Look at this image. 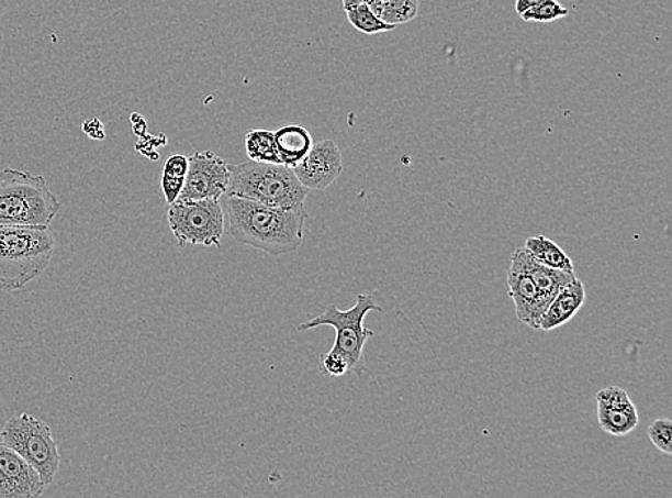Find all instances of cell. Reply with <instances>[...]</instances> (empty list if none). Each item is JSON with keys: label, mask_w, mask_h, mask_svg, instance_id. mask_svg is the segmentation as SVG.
Wrapping results in <instances>:
<instances>
[{"label": "cell", "mask_w": 672, "mask_h": 498, "mask_svg": "<svg viewBox=\"0 0 672 498\" xmlns=\"http://www.w3.org/2000/svg\"><path fill=\"white\" fill-rule=\"evenodd\" d=\"M184 177L167 176L161 174V189L168 204L176 203L178 197H180L182 189H184Z\"/></svg>", "instance_id": "603a6c76"}, {"label": "cell", "mask_w": 672, "mask_h": 498, "mask_svg": "<svg viewBox=\"0 0 672 498\" xmlns=\"http://www.w3.org/2000/svg\"><path fill=\"white\" fill-rule=\"evenodd\" d=\"M225 214L220 200L176 201L168 207L169 229L178 246L220 247Z\"/></svg>", "instance_id": "52a82bcc"}, {"label": "cell", "mask_w": 672, "mask_h": 498, "mask_svg": "<svg viewBox=\"0 0 672 498\" xmlns=\"http://www.w3.org/2000/svg\"><path fill=\"white\" fill-rule=\"evenodd\" d=\"M293 171L309 190H326L343 173L341 153L336 141L324 140L313 144Z\"/></svg>", "instance_id": "9c48e42d"}, {"label": "cell", "mask_w": 672, "mask_h": 498, "mask_svg": "<svg viewBox=\"0 0 672 498\" xmlns=\"http://www.w3.org/2000/svg\"><path fill=\"white\" fill-rule=\"evenodd\" d=\"M378 2V0H343V7L345 9L356 7V4L366 3L369 7H373V4Z\"/></svg>", "instance_id": "4316f807"}, {"label": "cell", "mask_w": 672, "mask_h": 498, "mask_svg": "<svg viewBox=\"0 0 672 498\" xmlns=\"http://www.w3.org/2000/svg\"><path fill=\"white\" fill-rule=\"evenodd\" d=\"M601 430L614 436L631 434L639 424L636 403L621 387H608L596 394Z\"/></svg>", "instance_id": "7c38bea8"}, {"label": "cell", "mask_w": 672, "mask_h": 498, "mask_svg": "<svg viewBox=\"0 0 672 498\" xmlns=\"http://www.w3.org/2000/svg\"><path fill=\"white\" fill-rule=\"evenodd\" d=\"M507 288H509V298L515 305L516 318L526 327L539 329L540 319L548 307L540 298L537 285L522 265L516 251L511 256Z\"/></svg>", "instance_id": "8fae6325"}, {"label": "cell", "mask_w": 672, "mask_h": 498, "mask_svg": "<svg viewBox=\"0 0 672 498\" xmlns=\"http://www.w3.org/2000/svg\"><path fill=\"white\" fill-rule=\"evenodd\" d=\"M275 139L280 163L290 168L298 166L313 145L312 135L302 125L281 126L276 131Z\"/></svg>", "instance_id": "9a60e30c"}, {"label": "cell", "mask_w": 672, "mask_h": 498, "mask_svg": "<svg viewBox=\"0 0 672 498\" xmlns=\"http://www.w3.org/2000/svg\"><path fill=\"white\" fill-rule=\"evenodd\" d=\"M188 157L184 154H172L166 159L163 166V173L167 174V176L173 177H187L188 173Z\"/></svg>", "instance_id": "cb8c5ba5"}, {"label": "cell", "mask_w": 672, "mask_h": 498, "mask_svg": "<svg viewBox=\"0 0 672 498\" xmlns=\"http://www.w3.org/2000/svg\"><path fill=\"white\" fill-rule=\"evenodd\" d=\"M223 210L237 242L279 257L298 251L304 239L307 211L277 209L242 197L224 195Z\"/></svg>", "instance_id": "6da1fadb"}, {"label": "cell", "mask_w": 672, "mask_h": 498, "mask_svg": "<svg viewBox=\"0 0 672 498\" xmlns=\"http://www.w3.org/2000/svg\"><path fill=\"white\" fill-rule=\"evenodd\" d=\"M320 370L326 377H343V375L349 374V364L345 356L336 354V352H328V354L320 355Z\"/></svg>", "instance_id": "7402d4cb"}, {"label": "cell", "mask_w": 672, "mask_h": 498, "mask_svg": "<svg viewBox=\"0 0 672 498\" xmlns=\"http://www.w3.org/2000/svg\"><path fill=\"white\" fill-rule=\"evenodd\" d=\"M585 299L586 290L584 284L578 277H573L570 284L559 290L547 310H545L544 317L540 319L539 329L549 332L565 325L571 319L575 318L578 310L584 307Z\"/></svg>", "instance_id": "4fadbf2b"}, {"label": "cell", "mask_w": 672, "mask_h": 498, "mask_svg": "<svg viewBox=\"0 0 672 498\" xmlns=\"http://www.w3.org/2000/svg\"><path fill=\"white\" fill-rule=\"evenodd\" d=\"M382 312V308L376 303L373 295L357 296L355 307L349 310H340L335 305H328L324 313L318 314L312 321L299 325L298 331H309L318 327H332L336 331V341L332 351L345 356L349 364L350 373H361L363 366V350L366 342L374 336V332L366 329L363 321L369 312Z\"/></svg>", "instance_id": "5b68a950"}, {"label": "cell", "mask_w": 672, "mask_h": 498, "mask_svg": "<svg viewBox=\"0 0 672 498\" xmlns=\"http://www.w3.org/2000/svg\"><path fill=\"white\" fill-rule=\"evenodd\" d=\"M647 432L651 443L656 445L658 451L667 455L672 454V422L670 418H658V420L648 427Z\"/></svg>", "instance_id": "44dd1931"}, {"label": "cell", "mask_w": 672, "mask_h": 498, "mask_svg": "<svg viewBox=\"0 0 672 498\" xmlns=\"http://www.w3.org/2000/svg\"><path fill=\"white\" fill-rule=\"evenodd\" d=\"M524 247L535 261L542 263V265L568 272V274H575V266H573L571 257L551 239L545 237L542 234L528 237Z\"/></svg>", "instance_id": "2e32d148"}, {"label": "cell", "mask_w": 672, "mask_h": 498, "mask_svg": "<svg viewBox=\"0 0 672 498\" xmlns=\"http://www.w3.org/2000/svg\"><path fill=\"white\" fill-rule=\"evenodd\" d=\"M246 152L253 162L281 164L277 152L275 133L270 130H248L246 137Z\"/></svg>", "instance_id": "e0dca14e"}, {"label": "cell", "mask_w": 672, "mask_h": 498, "mask_svg": "<svg viewBox=\"0 0 672 498\" xmlns=\"http://www.w3.org/2000/svg\"><path fill=\"white\" fill-rule=\"evenodd\" d=\"M59 210L44 176L11 167L0 170V228H49Z\"/></svg>", "instance_id": "7a4b0ae2"}, {"label": "cell", "mask_w": 672, "mask_h": 498, "mask_svg": "<svg viewBox=\"0 0 672 498\" xmlns=\"http://www.w3.org/2000/svg\"><path fill=\"white\" fill-rule=\"evenodd\" d=\"M55 239L48 228H0V290L23 289L49 266Z\"/></svg>", "instance_id": "3957f363"}, {"label": "cell", "mask_w": 672, "mask_h": 498, "mask_svg": "<svg viewBox=\"0 0 672 498\" xmlns=\"http://www.w3.org/2000/svg\"><path fill=\"white\" fill-rule=\"evenodd\" d=\"M45 487L40 473L0 441V498H37Z\"/></svg>", "instance_id": "30bf717a"}, {"label": "cell", "mask_w": 672, "mask_h": 498, "mask_svg": "<svg viewBox=\"0 0 672 498\" xmlns=\"http://www.w3.org/2000/svg\"><path fill=\"white\" fill-rule=\"evenodd\" d=\"M188 163L184 189L177 201L221 200L232 176L229 164L213 152H197L188 157Z\"/></svg>", "instance_id": "ba28073f"}, {"label": "cell", "mask_w": 672, "mask_h": 498, "mask_svg": "<svg viewBox=\"0 0 672 498\" xmlns=\"http://www.w3.org/2000/svg\"><path fill=\"white\" fill-rule=\"evenodd\" d=\"M542 2L544 0H516L515 11L520 16L522 13L528 11V9L537 7V4Z\"/></svg>", "instance_id": "484cf974"}, {"label": "cell", "mask_w": 672, "mask_h": 498, "mask_svg": "<svg viewBox=\"0 0 672 498\" xmlns=\"http://www.w3.org/2000/svg\"><path fill=\"white\" fill-rule=\"evenodd\" d=\"M229 173L232 176L225 195L287 210L304 206L309 196L310 190L298 180L293 168L283 164L250 159L238 166L229 164Z\"/></svg>", "instance_id": "277c9868"}, {"label": "cell", "mask_w": 672, "mask_h": 498, "mask_svg": "<svg viewBox=\"0 0 672 498\" xmlns=\"http://www.w3.org/2000/svg\"><path fill=\"white\" fill-rule=\"evenodd\" d=\"M83 133L92 140L105 139V131H103L102 122L98 119L87 120L82 124Z\"/></svg>", "instance_id": "d4e9b609"}, {"label": "cell", "mask_w": 672, "mask_h": 498, "mask_svg": "<svg viewBox=\"0 0 672 498\" xmlns=\"http://www.w3.org/2000/svg\"><path fill=\"white\" fill-rule=\"evenodd\" d=\"M370 8L384 22L397 26L415 19L419 11V0H378Z\"/></svg>", "instance_id": "ac0fdd59"}, {"label": "cell", "mask_w": 672, "mask_h": 498, "mask_svg": "<svg viewBox=\"0 0 672 498\" xmlns=\"http://www.w3.org/2000/svg\"><path fill=\"white\" fill-rule=\"evenodd\" d=\"M345 11L351 25L366 35L380 34V32L393 31L396 27L376 15L373 9L366 3L356 4V7L347 8Z\"/></svg>", "instance_id": "d6986e66"}, {"label": "cell", "mask_w": 672, "mask_h": 498, "mask_svg": "<svg viewBox=\"0 0 672 498\" xmlns=\"http://www.w3.org/2000/svg\"><path fill=\"white\" fill-rule=\"evenodd\" d=\"M4 444L22 455L40 473L45 486L55 480L60 465L58 444L45 421L31 413L9 418L0 430Z\"/></svg>", "instance_id": "8992f818"}, {"label": "cell", "mask_w": 672, "mask_h": 498, "mask_svg": "<svg viewBox=\"0 0 672 498\" xmlns=\"http://www.w3.org/2000/svg\"><path fill=\"white\" fill-rule=\"evenodd\" d=\"M568 13L570 11L557 0H544L542 3L522 13L520 18L525 22L549 23L565 18Z\"/></svg>", "instance_id": "ffe728a7"}, {"label": "cell", "mask_w": 672, "mask_h": 498, "mask_svg": "<svg viewBox=\"0 0 672 498\" xmlns=\"http://www.w3.org/2000/svg\"><path fill=\"white\" fill-rule=\"evenodd\" d=\"M516 253H518L522 265H524L526 272L533 277L539 290L540 298H542L547 307L552 302L559 290H561L563 286L570 284L573 277H576L575 274L552 269V267L545 266L542 263L535 261L525 247L516 248Z\"/></svg>", "instance_id": "5bb4252c"}]
</instances>
